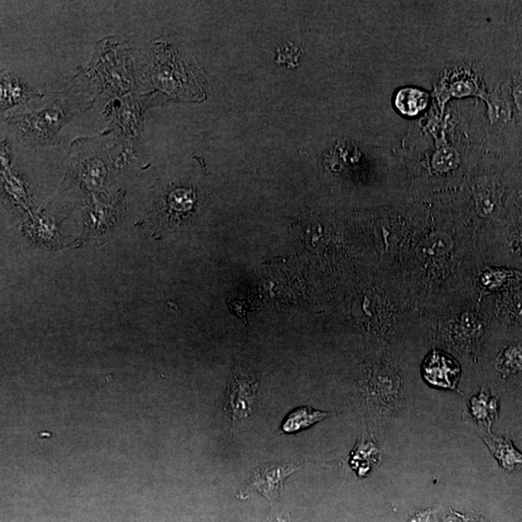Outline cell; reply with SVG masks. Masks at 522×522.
<instances>
[{"label": "cell", "mask_w": 522, "mask_h": 522, "mask_svg": "<svg viewBox=\"0 0 522 522\" xmlns=\"http://www.w3.org/2000/svg\"><path fill=\"white\" fill-rule=\"evenodd\" d=\"M34 93L14 75H2L1 110L28 101Z\"/></svg>", "instance_id": "52a82bcc"}, {"label": "cell", "mask_w": 522, "mask_h": 522, "mask_svg": "<svg viewBox=\"0 0 522 522\" xmlns=\"http://www.w3.org/2000/svg\"><path fill=\"white\" fill-rule=\"evenodd\" d=\"M509 154H510L511 158L515 160L516 165L522 166V136L521 137V139H518V144H516V146L508 153V155Z\"/></svg>", "instance_id": "4fadbf2b"}, {"label": "cell", "mask_w": 522, "mask_h": 522, "mask_svg": "<svg viewBox=\"0 0 522 522\" xmlns=\"http://www.w3.org/2000/svg\"><path fill=\"white\" fill-rule=\"evenodd\" d=\"M427 381L444 388H453L457 384L460 368L449 356L434 352L427 358L424 365Z\"/></svg>", "instance_id": "277c9868"}, {"label": "cell", "mask_w": 522, "mask_h": 522, "mask_svg": "<svg viewBox=\"0 0 522 522\" xmlns=\"http://www.w3.org/2000/svg\"><path fill=\"white\" fill-rule=\"evenodd\" d=\"M482 439L492 453L493 457L497 458L505 470L513 471L521 468L522 455L514 448L510 440L495 435H487Z\"/></svg>", "instance_id": "8992f818"}, {"label": "cell", "mask_w": 522, "mask_h": 522, "mask_svg": "<svg viewBox=\"0 0 522 522\" xmlns=\"http://www.w3.org/2000/svg\"><path fill=\"white\" fill-rule=\"evenodd\" d=\"M200 522V521H199Z\"/></svg>", "instance_id": "5bb4252c"}, {"label": "cell", "mask_w": 522, "mask_h": 522, "mask_svg": "<svg viewBox=\"0 0 522 522\" xmlns=\"http://www.w3.org/2000/svg\"><path fill=\"white\" fill-rule=\"evenodd\" d=\"M333 415V412L313 410L310 406H301L286 416L282 423V431L284 434H296Z\"/></svg>", "instance_id": "5b68a950"}, {"label": "cell", "mask_w": 522, "mask_h": 522, "mask_svg": "<svg viewBox=\"0 0 522 522\" xmlns=\"http://www.w3.org/2000/svg\"><path fill=\"white\" fill-rule=\"evenodd\" d=\"M509 96L513 109L514 122L519 136H522V62L511 71L507 80Z\"/></svg>", "instance_id": "9c48e42d"}, {"label": "cell", "mask_w": 522, "mask_h": 522, "mask_svg": "<svg viewBox=\"0 0 522 522\" xmlns=\"http://www.w3.org/2000/svg\"><path fill=\"white\" fill-rule=\"evenodd\" d=\"M498 369L504 373H514L522 370V347L511 345L498 358Z\"/></svg>", "instance_id": "8fae6325"}, {"label": "cell", "mask_w": 522, "mask_h": 522, "mask_svg": "<svg viewBox=\"0 0 522 522\" xmlns=\"http://www.w3.org/2000/svg\"><path fill=\"white\" fill-rule=\"evenodd\" d=\"M18 118L21 120H15L14 125L21 127L25 134L33 131L30 134H34V137L31 139L44 141H50L52 137H54L60 126L67 120V115H65L62 108L52 105L50 109L42 110L36 115H26Z\"/></svg>", "instance_id": "3957f363"}, {"label": "cell", "mask_w": 522, "mask_h": 522, "mask_svg": "<svg viewBox=\"0 0 522 522\" xmlns=\"http://www.w3.org/2000/svg\"><path fill=\"white\" fill-rule=\"evenodd\" d=\"M379 449L376 443L358 440L357 444L352 453V468L357 472L358 475L365 476L371 469V466L378 460Z\"/></svg>", "instance_id": "ba28073f"}, {"label": "cell", "mask_w": 522, "mask_h": 522, "mask_svg": "<svg viewBox=\"0 0 522 522\" xmlns=\"http://www.w3.org/2000/svg\"><path fill=\"white\" fill-rule=\"evenodd\" d=\"M497 400L490 399L489 395L482 393V394L471 400L472 415L478 421L490 422L497 415Z\"/></svg>", "instance_id": "30bf717a"}, {"label": "cell", "mask_w": 522, "mask_h": 522, "mask_svg": "<svg viewBox=\"0 0 522 522\" xmlns=\"http://www.w3.org/2000/svg\"><path fill=\"white\" fill-rule=\"evenodd\" d=\"M308 466V464L291 463L286 464L267 463L257 466L250 470L247 477L243 489L240 493L257 492L267 498L271 502L278 499L282 490L284 489V482L287 477L300 469Z\"/></svg>", "instance_id": "6da1fadb"}, {"label": "cell", "mask_w": 522, "mask_h": 522, "mask_svg": "<svg viewBox=\"0 0 522 522\" xmlns=\"http://www.w3.org/2000/svg\"><path fill=\"white\" fill-rule=\"evenodd\" d=\"M258 390V381L255 377L236 369L226 392L224 410L236 422L249 417L254 412Z\"/></svg>", "instance_id": "7a4b0ae2"}, {"label": "cell", "mask_w": 522, "mask_h": 522, "mask_svg": "<svg viewBox=\"0 0 522 522\" xmlns=\"http://www.w3.org/2000/svg\"><path fill=\"white\" fill-rule=\"evenodd\" d=\"M509 22L516 35V43L522 51V1L509 5Z\"/></svg>", "instance_id": "7c38bea8"}]
</instances>
